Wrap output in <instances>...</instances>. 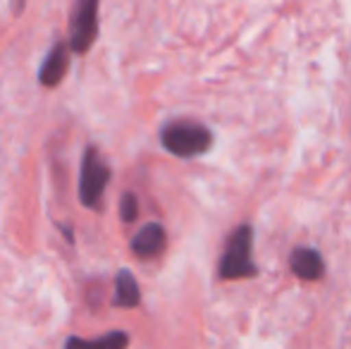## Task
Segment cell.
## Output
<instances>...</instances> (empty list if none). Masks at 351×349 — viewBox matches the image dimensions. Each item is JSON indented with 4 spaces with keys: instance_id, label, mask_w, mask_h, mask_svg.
<instances>
[{
    "instance_id": "5",
    "label": "cell",
    "mask_w": 351,
    "mask_h": 349,
    "mask_svg": "<svg viewBox=\"0 0 351 349\" xmlns=\"http://www.w3.org/2000/svg\"><path fill=\"white\" fill-rule=\"evenodd\" d=\"M289 268L291 273L296 275L299 280H320L325 273V263H323V256H320L315 249H308V247H299L291 252L289 256Z\"/></svg>"
},
{
    "instance_id": "1",
    "label": "cell",
    "mask_w": 351,
    "mask_h": 349,
    "mask_svg": "<svg viewBox=\"0 0 351 349\" xmlns=\"http://www.w3.org/2000/svg\"><path fill=\"white\" fill-rule=\"evenodd\" d=\"M160 141L177 158H196L213 146V134L206 125L191 120H172L162 127Z\"/></svg>"
},
{
    "instance_id": "2",
    "label": "cell",
    "mask_w": 351,
    "mask_h": 349,
    "mask_svg": "<svg viewBox=\"0 0 351 349\" xmlns=\"http://www.w3.org/2000/svg\"><path fill=\"white\" fill-rule=\"evenodd\" d=\"M251 249H254V230L251 225H239L227 239L225 254L220 258V273L222 280H244L254 278L258 273V265L251 258Z\"/></svg>"
},
{
    "instance_id": "10",
    "label": "cell",
    "mask_w": 351,
    "mask_h": 349,
    "mask_svg": "<svg viewBox=\"0 0 351 349\" xmlns=\"http://www.w3.org/2000/svg\"><path fill=\"white\" fill-rule=\"evenodd\" d=\"M120 215L125 223H134L136 215H139V201H136V196L130 194V191H127L120 201Z\"/></svg>"
},
{
    "instance_id": "3",
    "label": "cell",
    "mask_w": 351,
    "mask_h": 349,
    "mask_svg": "<svg viewBox=\"0 0 351 349\" xmlns=\"http://www.w3.org/2000/svg\"><path fill=\"white\" fill-rule=\"evenodd\" d=\"M98 3L101 0H74L70 14V48L86 53L98 36Z\"/></svg>"
},
{
    "instance_id": "6",
    "label": "cell",
    "mask_w": 351,
    "mask_h": 349,
    "mask_svg": "<svg viewBox=\"0 0 351 349\" xmlns=\"http://www.w3.org/2000/svg\"><path fill=\"white\" fill-rule=\"evenodd\" d=\"M67 67H70V48H67L65 43H58V46L48 53L46 60H43L41 72H38V82L48 88L58 86L62 82V77L67 75Z\"/></svg>"
},
{
    "instance_id": "7",
    "label": "cell",
    "mask_w": 351,
    "mask_h": 349,
    "mask_svg": "<svg viewBox=\"0 0 351 349\" xmlns=\"http://www.w3.org/2000/svg\"><path fill=\"white\" fill-rule=\"evenodd\" d=\"M165 249V230L158 223H148L132 239V252L139 258H153Z\"/></svg>"
},
{
    "instance_id": "8",
    "label": "cell",
    "mask_w": 351,
    "mask_h": 349,
    "mask_svg": "<svg viewBox=\"0 0 351 349\" xmlns=\"http://www.w3.org/2000/svg\"><path fill=\"white\" fill-rule=\"evenodd\" d=\"M141 302V289L136 278L130 270H120L115 278V306L120 309H134Z\"/></svg>"
},
{
    "instance_id": "4",
    "label": "cell",
    "mask_w": 351,
    "mask_h": 349,
    "mask_svg": "<svg viewBox=\"0 0 351 349\" xmlns=\"http://www.w3.org/2000/svg\"><path fill=\"white\" fill-rule=\"evenodd\" d=\"M110 180V168L103 163L96 149H88L82 160V175H79V201L86 208H93L101 201L103 191Z\"/></svg>"
},
{
    "instance_id": "9",
    "label": "cell",
    "mask_w": 351,
    "mask_h": 349,
    "mask_svg": "<svg viewBox=\"0 0 351 349\" xmlns=\"http://www.w3.org/2000/svg\"><path fill=\"white\" fill-rule=\"evenodd\" d=\"M130 337L122 330H110L101 340H82V337H70L65 349H127Z\"/></svg>"
}]
</instances>
